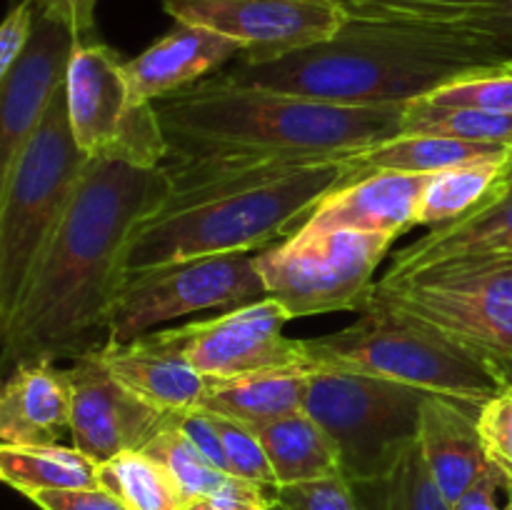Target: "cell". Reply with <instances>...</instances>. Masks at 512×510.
<instances>
[{
	"label": "cell",
	"instance_id": "6da1fadb",
	"mask_svg": "<svg viewBox=\"0 0 512 510\" xmlns=\"http://www.w3.org/2000/svg\"><path fill=\"white\" fill-rule=\"evenodd\" d=\"M168 175L90 158L0 343V375L23 360H78L100 345L133 230L168 198Z\"/></svg>",
	"mask_w": 512,
	"mask_h": 510
},
{
	"label": "cell",
	"instance_id": "7a4b0ae2",
	"mask_svg": "<svg viewBox=\"0 0 512 510\" xmlns=\"http://www.w3.org/2000/svg\"><path fill=\"white\" fill-rule=\"evenodd\" d=\"M163 170L168 198L130 235L125 275L280 243L343 183L345 158L165 160Z\"/></svg>",
	"mask_w": 512,
	"mask_h": 510
},
{
	"label": "cell",
	"instance_id": "3957f363",
	"mask_svg": "<svg viewBox=\"0 0 512 510\" xmlns=\"http://www.w3.org/2000/svg\"><path fill=\"white\" fill-rule=\"evenodd\" d=\"M512 60V38L463 23L348 18L333 38L265 63L223 70L228 80L355 108L408 105L475 70Z\"/></svg>",
	"mask_w": 512,
	"mask_h": 510
},
{
	"label": "cell",
	"instance_id": "277c9868",
	"mask_svg": "<svg viewBox=\"0 0 512 510\" xmlns=\"http://www.w3.org/2000/svg\"><path fill=\"white\" fill-rule=\"evenodd\" d=\"M165 160H330L400 133L405 105L355 108L238 85L223 73L155 100Z\"/></svg>",
	"mask_w": 512,
	"mask_h": 510
},
{
	"label": "cell",
	"instance_id": "5b68a950",
	"mask_svg": "<svg viewBox=\"0 0 512 510\" xmlns=\"http://www.w3.org/2000/svg\"><path fill=\"white\" fill-rule=\"evenodd\" d=\"M303 353L308 368L375 375L478 408L503 390L468 350L380 300H370L360 318L345 328L303 338Z\"/></svg>",
	"mask_w": 512,
	"mask_h": 510
},
{
	"label": "cell",
	"instance_id": "8992f818",
	"mask_svg": "<svg viewBox=\"0 0 512 510\" xmlns=\"http://www.w3.org/2000/svg\"><path fill=\"white\" fill-rule=\"evenodd\" d=\"M373 300L428 323L512 388V255H460L385 273Z\"/></svg>",
	"mask_w": 512,
	"mask_h": 510
},
{
	"label": "cell",
	"instance_id": "52a82bcc",
	"mask_svg": "<svg viewBox=\"0 0 512 510\" xmlns=\"http://www.w3.org/2000/svg\"><path fill=\"white\" fill-rule=\"evenodd\" d=\"M88 160L70 130L63 83L0 195V343Z\"/></svg>",
	"mask_w": 512,
	"mask_h": 510
},
{
	"label": "cell",
	"instance_id": "ba28073f",
	"mask_svg": "<svg viewBox=\"0 0 512 510\" xmlns=\"http://www.w3.org/2000/svg\"><path fill=\"white\" fill-rule=\"evenodd\" d=\"M425 390L375 375L308 368L303 410L338 448L350 485L385 478L418 443Z\"/></svg>",
	"mask_w": 512,
	"mask_h": 510
},
{
	"label": "cell",
	"instance_id": "9c48e42d",
	"mask_svg": "<svg viewBox=\"0 0 512 510\" xmlns=\"http://www.w3.org/2000/svg\"><path fill=\"white\" fill-rule=\"evenodd\" d=\"M393 243V235L383 233L298 228L255 253V265L265 298L278 300L290 320L343 310L363 313Z\"/></svg>",
	"mask_w": 512,
	"mask_h": 510
},
{
	"label": "cell",
	"instance_id": "30bf717a",
	"mask_svg": "<svg viewBox=\"0 0 512 510\" xmlns=\"http://www.w3.org/2000/svg\"><path fill=\"white\" fill-rule=\"evenodd\" d=\"M65 103L75 145L88 158L160 168L168 140L153 103H138L125 78V60L110 45L80 40L65 73Z\"/></svg>",
	"mask_w": 512,
	"mask_h": 510
},
{
	"label": "cell",
	"instance_id": "8fae6325",
	"mask_svg": "<svg viewBox=\"0 0 512 510\" xmlns=\"http://www.w3.org/2000/svg\"><path fill=\"white\" fill-rule=\"evenodd\" d=\"M265 298L255 253L205 255L125 275L110 308L105 340L128 343L180 315L233 310Z\"/></svg>",
	"mask_w": 512,
	"mask_h": 510
},
{
	"label": "cell",
	"instance_id": "7c38bea8",
	"mask_svg": "<svg viewBox=\"0 0 512 510\" xmlns=\"http://www.w3.org/2000/svg\"><path fill=\"white\" fill-rule=\"evenodd\" d=\"M175 23L243 45V63H265L333 38L348 20L338 0H160Z\"/></svg>",
	"mask_w": 512,
	"mask_h": 510
},
{
	"label": "cell",
	"instance_id": "4fadbf2b",
	"mask_svg": "<svg viewBox=\"0 0 512 510\" xmlns=\"http://www.w3.org/2000/svg\"><path fill=\"white\" fill-rule=\"evenodd\" d=\"M288 323V310L278 300L260 298L168 333L203 378L230 380L263 370L308 368L303 338L285 335Z\"/></svg>",
	"mask_w": 512,
	"mask_h": 510
},
{
	"label": "cell",
	"instance_id": "5bb4252c",
	"mask_svg": "<svg viewBox=\"0 0 512 510\" xmlns=\"http://www.w3.org/2000/svg\"><path fill=\"white\" fill-rule=\"evenodd\" d=\"M70 375V440L93 463H105L120 453L143 450L165 428L178 423L168 413L125 388L108 373L95 350L80 355Z\"/></svg>",
	"mask_w": 512,
	"mask_h": 510
},
{
	"label": "cell",
	"instance_id": "9a60e30c",
	"mask_svg": "<svg viewBox=\"0 0 512 510\" xmlns=\"http://www.w3.org/2000/svg\"><path fill=\"white\" fill-rule=\"evenodd\" d=\"M78 33L58 15L38 8L30 38L13 68L0 80V195L10 170L43 123L48 105L65 83Z\"/></svg>",
	"mask_w": 512,
	"mask_h": 510
},
{
	"label": "cell",
	"instance_id": "2e32d148",
	"mask_svg": "<svg viewBox=\"0 0 512 510\" xmlns=\"http://www.w3.org/2000/svg\"><path fill=\"white\" fill-rule=\"evenodd\" d=\"M95 355L125 388L168 413L200 408L208 393V378L185 360L168 330H150L128 343L103 340Z\"/></svg>",
	"mask_w": 512,
	"mask_h": 510
},
{
	"label": "cell",
	"instance_id": "e0dca14e",
	"mask_svg": "<svg viewBox=\"0 0 512 510\" xmlns=\"http://www.w3.org/2000/svg\"><path fill=\"white\" fill-rule=\"evenodd\" d=\"M428 175L380 170L340 185L325 195L303 230H360V233L393 235L395 240L415 228V210ZM298 230V228H295Z\"/></svg>",
	"mask_w": 512,
	"mask_h": 510
},
{
	"label": "cell",
	"instance_id": "ac0fdd59",
	"mask_svg": "<svg viewBox=\"0 0 512 510\" xmlns=\"http://www.w3.org/2000/svg\"><path fill=\"white\" fill-rule=\"evenodd\" d=\"M243 55V45L198 25L175 23L163 38L125 60V78L138 103H155L200 83Z\"/></svg>",
	"mask_w": 512,
	"mask_h": 510
},
{
	"label": "cell",
	"instance_id": "d6986e66",
	"mask_svg": "<svg viewBox=\"0 0 512 510\" xmlns=\"http://www.w3.org/2000/svg\"><path fill=\"white\" fill-rule=\"evenodd\" d=\"M70 375L55 360H23L0 375V443L53 445L70 433Z\"/></svg>",
	"mask_w": 512,
	"mask_h": 510
},
{
	"label": "cell",
	"instance_id": "ffe728a7",
	"mask_svg": "<svg viewBox=\"0 0 512 510\" xmlns=\"http://www.w3.org/2000/svg\"><path fill=\"white\" fill-rule=\"evenodd\" d=\"M478 405L428 393L420 408L418 445L450 505L490 468L478 435Z\"/></svg>",
	"mask_w": 512,
	"mask_h": 510
},
{
	"label": "cell",
	"instance_id": "44dd1931",
	"mask_svg": "<svg viewBox=\"0 0 512 510\" xmlns=\"http://www.w3.org/2000/svg\"><path fill=\"white\" fill-rule=\"evenodd\" d=\"M460 255H512V178L478 213L430 228L428 235L395 250L388 273H405Z\"/></svg>",
	"mask_w": 512,
	"mask_h": 510
},
{
	"label": "cell",
	"instance_id": "7402d4cb",
	"mask_svg": "<svg viewBox=\"0 0 512 510\" xmlns=\"http://www.w3.org/2000/svg\"><path fill=\"white\" fill-rule=\"evenodd\" d=\"M308 390V368H278L240 375L230 380H208L200 408L243 425H263L303 410Z\"/></svg>",
	"mask_w": 512,
	"mask_h": 510
},
{
	"label": "cell",
	"instance_id": "603a6c76",
	"mask_svg": "<svg viewBox=\"0 0 512 510\" xmlns=\"http://www.w3.org/2000/svg\"><path fill=\"white\" fill-rule=\"evenodd\" d=\"M503 153H512V148L493 143H468V140L443 138V135L398 133L393 138L383 140V143L373 145V148L363 150V153L348 155L345 158V178L340 185H348L370 173H380V170L430 175L438 173V170Z\"/></svg>",
	"mask_w": 512,
	"mask_h": 510
},
{
	"label": "cell",
	"instance_id": "cb8c5ba5",
	"mask_svg": "<svg viewBox=\"0 0 512 510\" xmlns=\"http://www.w3.org/2000/svg\"><path fill=\"white\" fill-rule=\"evenodd\" d=\"M510 178L512 153L490 155V158L430 173L420 193L418 210H415V228L418 225L440 228V225L478 213Z\"/></svg>",
	"mask_w": 512,
	"mask_h": 510
},
{
	"label": "cell",
	"instance_id": "d4e9b609",
	"mask_svg": "<svg viewBox=\"0 0 512 510\" xmlns=\"http://www.w3.org/2000/svg\"><path fill=\"white\" fill-rule=\"evenodd\" d=\"M253 433L263 443L278 488L343 475L338 448L305 410L253 425Z\"/></svg>",
	"mask_w": 512,
	"mask_h": 510
},
{
	"label": "cell",
	"instance_id": "484cf974",
	"mask_svg": "<svg viewBox=\"0 0 512 510\" xmlns=\"http://www.w3.org/2000/svg\"><path fill=\"white\" fill-rule=\"evenodd\" d=\"M0 483L33 495L38 490L100 488L98 463L75 445L0 443Z\"/></svg>",
	"mask_w": 512,
	"mask_h": 510
},
{
	"label": "cell",
	"instance_id": "4316f807",
	"mask_svg": "<svg viewBox=\"0 0 512 510\" xmlns=\"http://www.w3.org/2000/svg\"><path fill=\"white\" fill-rule=\"evenodd\" d=\"M98 485L128 510H183L185 498L168 473L143 450H130L98 465Z\"/></svg>",
	"mask_w": 512,
	"mask_h": 510
},
{
	"label": "cell",
	"instance_id": "83f0119b",
	"mask_svg": "<svg viewBox=\"0 0 512 510\" xmlns=\"http://www.w3.org/2000/svg\"><path fill=\"white\" fill-rule=\"evenodd\" d=\"M353 490L365 510H453L430 475L418 443L405 450L385 478L353 485Z\"/></svg>",
	"mask_w": 512,
	"mask_h": 510
},
{
	"label": "cell",
	"instance_id": "f1b7e54d",
	"mask_svg": "<svg viewBox=\"0 0 512 510\" xmlns=\"http://www.w3.org/2000/svg\"><path fill=\"white\" fill-rule=\"evenodd\" d=\"M400 133L443 135L468 143H493L512 148V115L478 108H443L418 98L405 105Z\"/></svg>",
	"mask_w": 512,
	"mask_h": 510
},
{
	"label": "cell",
	"instance_id": "f546056e",
	"mask_svg": "<svg viewBox=\"0 0 512 510\" xmlns=\"http://www.w3.org/2000/svg\"><path fill=\"white\" fill-rule=\"evenodd\" d=\"M148 458H153L165 473L173 478L178 490L183 493L185 505L193 500H205L223 488L230 473L215 468L203 453L193 445V440L178 428V423L165 428L163 433L155 435L143 448Z\"/></svg>",
	"mask_w": 512,
	"mask_h": 510
},
{
	"label": "cell",
	"instance_id": "4dcf8cb0",
	"mask_svg": "<svg viewBox=\"0 0 512 510\" xmlns=\"http://www.w3.org/2000/svg\"><path fill=\"white\" fill-rule=\"evenodd\" d=\"M428 103L443 108H478L490 113L512 115V60L493 68L475 70L430 93Z\"/></svg>",
	"mask_w": 512,
	"mask_h": 510
},
{
	"label": "cell",
	"instance_id": "1f68e13d",
	"mask_svg": "<svg viewBox=\"0 0 512 510\" xmlns=\"http://www.w3.org/2000/svg\"><path fill=\"white\" fill-rule=\"evenodd\" d=\"M495 0H338L348 18H410L460 23L480 5Z\"/></svg>",
	"mask_w": 512,
	"mask_h": 510
},
{
	"label": "cell",
	"instance_id": "d6a6232c",
	"mask_svg": "<svg viewBox=\"0 0 512 510\" xmlns=\"http://www.w3.org/2000/svg\"><path fill=\"white\" fill-rule=\"evenodd\" d=\"M213 418L220 435V443H223L228 473L235 475V478L250 480V483L260 485L265 490L278 488L273 468L268 463V455H265L263 443L253 433V428L238 423V420L223 418L218 413H213Z\"/></svg>",
	"mask_w": 512,
	"mask_h": 510
},
{
	"label": "cell",
	"instance_id": "836d02e7",
	"mask_svg": "<svg viewBox=\"0 0 512 510\" xmlns=\"http://www.w3.org/2000/svg\"><path fill=\"white\" fill-rule=\"evenodd\" d=\"M270 503V510H365L343 475L275 488Z\"/></svg>",
	"mask_w": 512,
	"mask_h": 510
},
{
	"label": "cell",
	"instance_id": "e575fe53",
	"mask_svg": "<svg viewBox=\"0 0 512 510\" xmlns=\"http://www.w3.org/2000/svg\"><path fill=\"white\" fill-rule=\"evenodd\" d=\"M478 435L490 463L512 480V388H503L480 405Z\"/></svg>",
	"mask_w": 512,
	"mask_h": 510
},
{
	"label": "cell",
	"instance_id": "d590c367",
	"mask_svg": "<svg viewBox=\"0 0 512 510\" xmlns=\"http://www.w3.org/2000/svg\"><path fill=\"white\" fill-rule=\"evenodd\" d=\"M35 18V0H20L3 20H0V80L8 75L15 60L23 53L30 38Z\"/></svg>",
	"mask_w": 512,
	"mask_h": 510
},
{
	"label": "cell",
	"instance_id": "8d00e7d4",
	"mask_svg": "<svg viewBox=\"0 0 512 510\" xmlns=\"http://www.w3.org/2000/svg\"><path fill=\"white\" fill-rule=\"evenodd\" d=\"M40 510H128L105 488L38 490L28 495Z\"/></svg>",
	"mask_w": 512,
	"mask_h": 510
},
{
	"label": "cell",
	"instance_id": "74e56055",
	"mask_svg": "<svg viewBox=\"0 0 512 510\" xmlns=\"http://www.w3.org/2000/svg\"><path fill=\"white\" fill-rule=\"evenodd\" d=\"M178 428L193 440L195 448L215 465V468L228 473V463H225L223 443H220L218 428H215V418L210 410L205 408H190L178 413Z\"/></svg>",
	"mask_w": 512,
	"mask_h": 510
},
{
	"label": "cell",
	"instance_id": "f35d334b",
	"mask_svg": "<svg viewBox=\"0 0 512 510\" xmlns=\"http://www.w3.org/2000/svg\"><path fill=\"white\" fill-rule=\"evenodd\" d=\"M503 488H512V480L498 465H490L458 500H455L453 510H510L508 505L498 503V493Z\"/></svg>",
	"mask_w": 512,
	"mask_h": 510
},
{
	"label": "cell",
	"instance_id": "ab89813d",
	"mask_svg": "<svg viewBox=\"0 0 512 510\" xmlns=\"http://www.w3.org/2000/svg\"><path fill=\"white\" fill-rule=\"evenodd\" d=\"M205 503L213 505L215 510H270L273 505L270 495H265V488L235 475L225 480L218 493L205 498Z\"/></svg>",
	"mask_w": 512,
	"mask_h": 510
},
{
	"label": "cell",
	"instance_id": "60d3db41",
	"mask_svg": "<svg viewBox=\"0 0 512 510\" xmlns=\"http://www.w3.org/2000/svg\"><path fill=\"white\" fill-rule=\"evenodd\" d=\"M35 3L38 8L63 18L78 33L80 40H93L90 35H93L98 0H35Z\"/></svg>",
	"mask_w": 512,
	"mask_h": 510
},
{
	"label": "cell",
	"instance_id": "b9f144b4",
	"mask_svg": "<svg viewBox=\"0 0 512 510\" xmlns=\"http://www.w3.org/2000/svg\"><path fill=\"white\" fill-rule=\"evenodd\" d=\"M460 23L475 30H485V33L512 38V0H495L490 5L473 8Z\"/></svg>",
	"mask_w": 512,
	"mask_h": 510
},
{
	"label": "cell",
	"instance_id": "7bdbcfd3",
	"mask_svg": "<svg viewBox=\"0 0 512 510\" xmlns=\"http://www.w3.org/2000/svg\"><path fill=\"white\" fill-rule=\"evenodd\" d=\"M183 510H215V508H213V505L205 503V500H193V503L185 505Z\"/></svg>",
	"mask_w": 512,
	"mask_h": 510
},
{
	"label": "cell",
	"instance_id": "ee69618b",
	"mask_svg": "<svg viewBox=\"0 0 512 510\" xmlns=\"http://www.w3.org/2000/svg\"><path fill=\"white\" fill-rule=\"evenodd\" d=\"M508 503H510V510H512V490H510V500H508Z\"/></svg>",
	"mask_w": 512,
	"mask_h": 510
}]
</instances>
